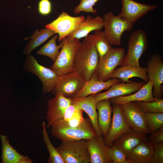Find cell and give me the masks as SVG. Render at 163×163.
Returning <instances> with one entry per match:
<instances>
[{
  "instance_id": "1",
  "label": "cell",
  "mask_w": 163,
  "mask_h": 163,
  "mask_svg": "<svg viewBox=\"0 0 163 163\" xmlns=\"http://www.w3.org/2000/svg\"><path fill=\"white\" fill-rule=\"evenodd\" d=\"M99 59V55L95 46L83 40L75 56L73 61L74 71L85 82H88L94 73Z\"/></svg>"
},
{
  "instance_id": "2",
  "label": "cell",
  "mask_w": 163,
  "mask_h": 163,
  "mask_svg": "<svg viewBox=\"0 0 163 163\" xmlns=\"http://www.w3.org/2000/svg\"><path fill=\"white\" fill-rule=\"evenodd\" d=\"M62 46L51 69L59 76L74 71L73 61L76 52L82 43L79 39L66 37L61 41Z\"/></svg>"
},
{
  "instance_id": "3",
  "label": "cell",
  "mask_w": 163,
  "mask_h": 163,
  "mask_svg": "<svg viewBox=\"0 0 163 163\" xmlns=\"http://www.w3.org/2000/svg\"><path fill=\"white\" fill-rule=\"evenodd\" d=\"M125 56V50L123 48L112 47L99 59L94 74L100 80L105 81L110 79L111 74L116 67L123 65Z\"/></svg>"
},
{
  "instance_id": "4",
  "label": "cell",
  "mask_w": 163,
  "mask_h": 163,
  "mask_svg": "<svg viewBox=\"0 0 163 163\" xmlns=\"http://www.w3.org/2000/svg\"><path fill=\"white\" fill-rule=\"evenodd\" d=\"M56 148L65 163H90L86 140L62 141Z\"/></svg>"
},
{
  "instance_id": "5",
  "label": "cell",
  "mask_w": 163,
  "mask_h": 163,
  "mask_svg": "<svg viewBox=\"0 0 163 163\" xmlns=\"http://www.w3.org/2000/svg\"><path fill=\"white\" fill-rule=\"evenodd\" d=\"M102 18L104 31L109 43L111 46H120L123 34L125 31L131 30L133 25L118 16L115 15L111 11L105 14Z\"/></svg>"
},
{
  "instance_id": "6",
  "label": "cell",
  "mask_w": 163,
  "mask_h": 163,
  "mask_svg": "<svg viewBox=\"0 0 163 163\" xmlns=\"http://www.w3.org/2000/svg\"><path fill=\"white\" fill-rule=\"evenodd\" d=\"M148 41L147 34L141 29L134 31L130 36L128 49L123 66L140 67L139 60L147 50Z\"/></svg>"
},
{
  "instance_id": "7",
  "label": "cell",
  "mask_w": 163,
  "mask_h": 163,
  "mask_svg": "<svg viewBox=\"0 0 163 163\" xmlns=\"http://www.w3.org/2000/svg\"><path fill=\"white\" fill-rule=\"evenodd\" d=\"M51 127L52 136L62 141L87 140L97 135L91 122L86 119L76 127Z\"/></svg>"
},
{
  "instance_id": "8",
  "label": "cell",
  "mask_w": 163,
  "mask_h": 163,
  "mask_svg": "<svg viewBox=\"0 0 163 163\" xmlns=\"http://www.w3.org/2000/svg\"><path fill=\"white\" fill-rule=\"evenodd\" d=\"M24 68L27 72L32 73L39 78L43 85V94L52 91L58 77L54 71L40 64L30 54L27 55Z\"/></svg>"
},
{
  "instance_id": "9",
  "label": "cell",
  "mask_w": 163,
  "mask_h": 163,
  "mask_svg": "<svg viewBox=\"0 0 163 163\" xmlns=\"http://www.w3.org/2000/svg\"><path fill=\"white\" fill-rule=\"evenodd\" d=\"M86 82L78 73L74 71L58 76L51 92L54 95L72 97L82 88Z\"/></svg>"
},
{
  "instance_id": "10",
  "label": "cell",
  "mask_w": 163,
  "mask_h": 163,
  "mask_svg": "<svg viewBox=\"0 0 163 163\" xmlns=\"http://www.w3.org/2000/svg\"><path fill=\"white\" fill-rule=\"evenodd\" d=\"M85 18L83 15L73 17L63 11L56 19L45 27L58 34V41H60L73 31Z\"/></svg>"
},
{
  "instance_id": "11",
  "label": "cell",
  "mask_w": 163,
  "mask_h": 163,
  "mask_svg": "<svg viewBox=\"0 0 163 163\" xmlns=\"http://www.w3.org/2000/svg\"><path fill=\"white\" fill-rule=\"evenodd\" d=\"M120 105L124 119L130 127L142 133L147 134L150 133L144 113L134 102Z\"/></svg>"
},
{
  "instance_id": "12",
  "label": "cell",
  "mask_w": 163,
  "mask_h": 163,
  "mask_svg": "<svg viewBox=\"0 0 163 163\" xmlns=\"http://www.w3.org/2000/svg\"><path fill=\"white\" fill-rule=\"evenodd\" d=\"M121 11L118 16L133 26L140 18L158 7L140 3L133 0H121Z\"/></svg>"
},
{
  "instance_id": "13",
  "label": "cell",
  "mask_w": 163,
  "mask_h": 163,
  "mask_svg": "<svg viewBox=\"0 0 163 163\" xmlns=\"http://www.w3.org/2000/svg\"><path fill=\"white\" fill-rule=\"evenodd\" d=\"M147 65L148 76L154 88L153 95L157 99H162L163 61L161 56L158 54L152 55L147 61Z\"/></svg>"
},
{
  "instance_id": "14",
  "label": "cell",
  "mask_w": 163,
  "mask_h": 163,
  "mask_svg": "<svg viewBox=\"0 0 163 163\" xmlns=\"http://www.w3.org/2000/svg\"><path fill=\"white\" fill-rule=\"evenodd\" d=\"M113 104L111 124L107 135L104 138L105 144L108 147L111 146L116 139L131 128L124 119L120 105Z\"/></svg>"
},
{
  "instance_id": "15",
  "label": "cell",
  "mask_w": 163,
  "mask_h": 163,
  "mask_svg": "<svg viewBox=\"0 0 163 163\" xmlns=\"http://www.w3.org/2000/svg\"><path fill=\"white\" fill-rule=\"evenodd\" d=\"M145 84L144 81L134 82L127 83H118L111 86L108 90L95 95L96 102L102 100L110 99L112 98L131 94L142 88Z\"/></svg>"
},
{
  "instance_id": "16",
  "label": "cell",
  "mask_w": 163,
  "mask_h": 163,
  "mask_svg": "<svg viewBox=\"0 0 163 163\" xmlns=\"http://www.w3.org/2000/svg\"><path fill=\"white\" fill-rule=\"evenodd\" d=\"M47 101L46 119L49 128L55 122L62 119L67 108L72 102L71 97L56 94Z\"/></svg>"
},
{
  "instance_id": "17",
  "label": "cell",
  "mask_w": 163,
  "mask_h": 163,
  "mask_svg": "<svg viewBox=\"0 0 163 163\" xmlns=\"http://www.w3.org/2000/svg\"><path fill=\"white\" fill-rule=\"evenodd\" d=\"M90 163H111L108 147L104 143L103 135H97L86 140Z\"/></svg>"
},
{
  "instance_id": "18",
  "label": "cell",
  "mask_w": 163,
  "mask_h": 163,
  "mask_svg": "<svg viewBox=\"0 0 163 163\" xmlns=\"http://www.w3.org/2000/svg\"><path fill=\"white\" fill-rule=\"evenodd\" d=\"M147 140V134L139 133L132 128L113 142L118 149L126 155L138 145Z\"/></svg>"
},
{
  "instance_id": "19",
  "label": "cell",
  "mask_w": 163,
  "mask_h": 163,
  "mask_svg": "<svg viewBox=\"0 0 163 163\" xmlns=\"http://www.w3.org/2000/svg\"><path fill=\"white\" fill-rule=\"evenodd\" d=\"M121 82L120 79L116 78H110L105 81L100 80L93 74L82 88L72 97H83L96 94L102 90L108 89L113 85Z\"/></svg>"
},
{
  "instance_id": "20",
  "label": "cell",
  "mask_w": 163,
  "mask_h": 163,
  "mask_svg": "<svg viewBox=\"0 0 163 163\" xmlns=\"http://www.w3.org/2000/svg\"><path fill=\"white\" fill-rule=\"evenodd\" d=\"M153 88L152 83L149 81L134 94L113 97L110 99V100L113 104L120 105L131 102L153 101L157 99L153 95Z\"/></svg>"
},
{
  "instance_id": "21",
  "label": "cell",
  "mask_w": 163,
  "mask_h": 163,
  "mask_svg": "<svg viewBox=\"0 0 163 163\" xmlns=\"http://www.w3.org/2000/svg\"><path fill=\"white\" fill-rule=\"evenodd\" d=\"M95 94H92L83 97H71V99L73 102L77 104L87 114L97 135H103L98 123Z\"/></svg>"
},
{
  "instance_id": "22",
  "label": "cell",
  "mask_w": 163,
  "mask_h": 163,
  "mask_svg": "<svg viewBox=\"0 0 163 163\" xmlns=\"http://www.w3.org/2000/svg\"><path fill=\"white\" fill-rule=\"evenodd\" d=\"M154 144L147 140L142 142L127 154L128 163H151Z\"/></svg>"
},
{
  "instance_id": "23",
  "label": "cell",
  "mask_w": 163,
  "mask_h": 163,
  "mask_svg": "<svg viewBox=\"0 0 163 163\" xmlns=\"http://www.w3.org/2000/svg\"><path fill=\"white\" fill-rule=\"evenodd\" d=\"M137 77L147 83L149 81L146 67H135L130 66H122L116 69L111 74L110 78L120 79L122 83L129 82L132 81L129 79Z\"/></svg>"
},
{
  "instance_id": "24",
  "label": "cell",
  "mask_w": 163,
  "mask_h": 163,
  "mask_svg": "<svg viewBox=\"0 0 163 163\" xmlns=\"http://www.w3.org/2000/svg\"><path fill=\"white\" fill-rule=\"evenodd\" d=\"M2 146V163H32L28 156L19 153L10 143L8 137L0 134Z\"/></svg>"
},
{
  "instance_id": "25",
  "label": "cell",
  "mask_w": 163,
  "mask_h": 163,
  "mask_svg": "<svg viewBox=\"0 0 163 163\" xmlns=\"http://www.w3.org/2000/svg\"><path fill=\"white\" fill-rule=\"evenodd\" d=\"M103 27L102 18L99 16L93 18L89 15L85 18L77 28L67 37L79 40L87 36L92 31L101 30Z\"/></svg>"
},
{
  "instance_id": "26",
  "label": "cell",
  "mask_w": 163,
  "mask_h": 163,
  "mask_svg": "<svg viewBox=\"0 0 163 163\" xmlns=\"http://www.w3.org/2000/svg\"><path fill=\"white\" fill-rule=\"evenodd\" d=\"M111 103L110 99L102 100L96 103L98 123L104 138L109 130L112 122L113 107Z\"/></svg>"
},
{
  "instance_id": "27",
  "label": "cell",
  "mask_w": 163,
  "mask_h": 163,
  "mask_svg": "<svg viewBox=\"0 0 163 163\" xmlns=\"http://www.w3.org/2000/svg\"><path fill=\"white\" fill-rule=\"evenodd\" d=\"M84 40L93 44L98 53L99 59L101 58L111 48L104 32L101 30L95 31L93 34H89L85 37Z\"/></svg>"
},
{
  "instance_id": "28",
  "label": "cell",
  "mask_w": 163,
  "mask_h": 163,
  "mask_svg": "<svg viewBox=\"0 0 163 163\" xmlns=\"http://www.w3.org/2000/svg\"><path fill=\"white\" fill-rule=\"evenodd\" d=\"M56 33L53 30L46 28L37 30L24 49L23 54H30L34 49L41 45Z\"/></svg>"
},
{
  "instance_id": "29",
  "label": "cell",
  "mask_w": 163,
  "mask_h": 163,
  "mask_svg": "<svg viewBox=\"0 0 163 163\" xmlns=\"http://www.w3.org/2000/svg\"><path fill=\"white\" fill-rule=\"evenodd\" d=\"M59 38V35L55 34L51 39L37 52L39 55L45 56L51 59L53 62L56 60L59 54V50L62 46L61 42L58 45L56 44V41Z\"/></svg>"
},
{
  "instance_id": "30",
  "label": "cell",
  "mask_w": 163,
  "mask_h": 163,
  "mask_svg": "<svg viewBox=\"0 0 163 163\" xmlns=\"http://www.w3.org/2000/svg\"><path fill=\"white\" fill-rule=\"evenodd\" d=\"M43 136L44 142L49 153V157L47 161L48 163H65L56 148L51 143L46 129V123L43 122L42 123Z\"/></svg>"
},
{
  "instance_id": "31",
  "label": "cell",
  "mask_w": 163,
  "mask_h": 163,
  "mask_svg": "<svg viewBox=\"0 0 163 163\" xmlns=\"http://www.w3.org/2000/svg\"><path fill=\"white\" fill-rule=\"evenodd\" d=\"M141 110L145 113H163V99H156L152 102H134Z\"/></svg>"
},
{
  "instance_id": "32",
  "label": "cell",
  "mask_w": 163,
  "mask_h": 163,
  "mask_svg": "<svg viewBox=\"0 0 163 163\" xmlns=\"http://www.w3.org/2000/svg\"><path fill=\"white\" fill-rule=\"evenodd\" d=\"M144 114L150 133L163 126V113H145Z\"/></svg>"
},
{
  "instance_id": "33",
  "label": "cell",
  "mask_w": 163,
  "mask_h": 163,
  "mask_svg": "<svg viewBox=\"0 0 163 163\" xmlns=\"http://www.w3.org/2000/svg\"><path fill=\"white\" fill-rule=\"evenodd\" d=\"M108 150L111 163H128L126 155L113 144L108 146Z\"/></svg>"
},
{
  "instance_id": "34",
  "label": "cell",
  "mask_w": 163,
  "mask_h": 163,
  "mask_svg": "<svg viewBox=\"0 0 163 163\" xmlns=\"http://www.w3.org/2000/svg\"><path fill=\"white\" fill-rule=\"evenodd\" d=\"M99 0H80V3L74 9V12L77 14L82 11L95 14L97 10L93 6Z\"/></svg>"
},
{
  "instance_id": "35",
  "label": "cell",
  "mask_w": 163,
  "mask_h": 163,
  "mask_svg": "<svg viewBox=\"0 0 163 163\" xmlns=\"http://www.w3.org/2000/svg\"><path fill=\"white\" fill-rule=\"evenodd\" d=\"M151 163H163V142L154 144Z\"/></svg>"
},
{
  "instance_id": "36",
  "label": "cell",
  "mask_w": 163,
  "mask_h": 163,
  "mask_svg": "<svg viewBox=\"0 0 163 163\" xmlns=\"http://www.w3.org/2000/svg\"><path fill=\"white\" fill-rule=\"evenodd\" d=\"M52 4L49 0H40L38 3V10L41 14L45 15L50 13Z\"/></svg>"
},
{
  "instance_id": "37",
  "label": "cell",
  "mask_w": 163,
  "mask_h": 163,
  "mask_svg": "<svg viewBox=\"0 0 163 163\" xmlns=\"http://www.w3.org/2000/svg\"><path fill=\"white\" fill-rule=\"evenodd\" d=\"M150 133L147 137L149 142L154 144L163 142V126L156 131Z\"/></svg>"
}]
</instances>
